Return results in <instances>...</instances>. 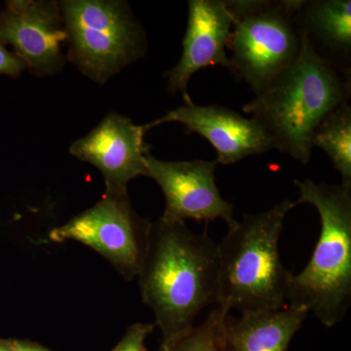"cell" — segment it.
<instances>
[{
    "instance_id": "2e32d148",
    "label": "cell",
    "mask_w": 351,
    "mask_h": 351,
    "mask_svg": "<svg viewBox=\"0 0 351 351\" xmlns=\"http://www.w3.org/2000/svg\"><path fill=\"white\" fill-rule=\"evenodd\" d=\"M228 313L217 306L207 319L198 326L167 345H161L158 351H226V323Z\"/></svg>"
},
{
    "instance_id": "5bb4252c",
    "label": "cell",
    "mask_w": 351,
    "mask_h": 351,
    "mask_svg": "<svg viewBox=\"0 0 351 351\" xmlns=\"http://www.w3.org/2000/svg\"><path fill=\"white\" fill-rule=\"evenodd\" d=\"M308 311L288 306L278 311L228 314L226 318V351H288Z\"/></svg>"
},
{
    "instance_id": "52a82bcc",
    "label": "cell",
    "mask_w": 351,
    "mask_h": 351,
    "mask_svg": "<svg viewBox=\"0 0 351 351\" xmlns=\"http://www.w3.org/2000/svg\"><path fill=\"white\" fill-rule=\"evenodd\" d=\"M151 226L136 213L128 195H105L94 206L52 230L49 239L86 245L130 281L137 278L144 262Z\"/></svg>"
},
{
    "instance_id": "9a60e30c",
    "label": "cell",
    "mask_w": 351,
    "mask_h": 351,
    "mask_svg": "<svg viewBox=\"0 0 351 351\" xmlns=\"http://www.w3.org/2000/svg\"><path fill=\"white\" fill-rule=\"evenodd\" d=\"M311 145L319 147L331 159L341 178L351 186V108L348 104L332 110L314 131Z\"/></svg>"
},
{
    "instance_id": "ffe728a7",
    "label": "cell",
    "mask_w": 351,
    "mask_h": 351,
    "mask_svg": "<svg viewBox=\"0 0 351 351\" xmlns=\"http://www.w3.org/2000/svg\"><path fill=\"white\" fill-rule=\"evenodd\" d=\"M0 351H14V339H0Z\"/></svg>"
},
{
    "instance_id": "7c38bea8",
    "label": "cell",
    "mask_w": 351,
    "mask_h": 351,
    "mask_svg": "<svg viewBox=\"0 0 351 351\" xmlns=\"http://www.w3.org/2000/svg\"><path fill=\"white\" fill-rule=\"evenodd\" d=\"M232 22L225 0H189L182 56L166 73L171 94L181 93L184 104L193 103L188 92L191 76L210 66H219L230 71L232 64L226 49Z\"/></svg>"
},
{
    "instance_id": "6da1fadb",
    "label": "cell",
    "mask_w": 351,
    "mask_h": 351,
    "mask_svg": "<svg viewBox=\"0 0 351 351\" xmlns=\"http://www.w3.org/2000/svg\"><path fill=\"white\" fill-rule=\"evenodd\" d=\"M141 295L167 345L195 326L198 314L218 302V243L207 232L159 218L152 223L138 272Z\"/></svg>"
},
{
    "instance_id": "8fae6325",
    "label": "cell",
    "mask_w": 351,
    "mask_h": 351,
    "mask_svg": "<svg viewBox=\"0 0 351 351\" xmlns=\"http://www.w3.org/2000/svg\"><path fill=\"white\" fill-rule=\"evenodd\" d=\"M170 122L182 124L189 133L206 138L216 149V162L223 165L274 149L271 140L255 120L221 106L184 104L145 124V131Z\"/></svg>"
},
{
    "instance_id": "8992f818",
    "label": "cell",
    "mask_w": 351,
    "mask_h": 351,
    "mask_svg": "<svg viewBox=\"0 0 351 351\" xmlns=\"http://www.w3.org/2000/svg\"><path fill=\"white\" fill-rule=\"evenodd\" d=\"M68 59L83 75L104 84L144 57L147 39L128 3L113 0L59 2Z\"/></svg>"
},
{
    "instance_id": "5b68a950",
    "label": "cell",
    "mask_w": 351,
    "mask_h": 351,
    "mask_svg": "<svg viewBox=\"0 0 351 351\" xmlns=\"http://www.w3.org/2000/svg\"><path fill=\"white\" fill-rule=\"evenodd\" d=\"M232 15L230 71L258 95L302 51L295 12L302 0H225Z\"/></svg>"
},
{
    "instance_id": "ac0fdd59",
    "label": "cell",
    "mask_w": 351,
    "mask_h": 351,
    "mask_svg": "<svg viewBox=\"0 0 351 351\" xmlns=\"http://www.w3.org/2000/svg\"><path fill=\"white\" fill-rule=\"evenodd\" d=\"M27 69L22 60L14 52L7 50L5 45L0 43V75L18 77Z\"/></svg>"
},
{
    "instance_id": "9c48e42d",
    "label": "cell",
    "mask_w": 351,
    "mask_h": 351,
    "mask_svg": "<svg viewBox=\"0 0 351 351\" xmlns=\"http://www.w3.org/2000/svg\"><path fill=\"white\" fill-rule=\"evenodd\" d=\"M66 39L59 2L12 0L0 14V43L12 46L34 75H51L61 71Z\"/></svg>"
},
{
    "instance_id": "7a4b0ae2",
    "label": "cell",
    "mask_w": 351,
    "mask_h": 351,
    "mask_svg": "<svg viewBox=\"0 0 351 351\" xmlns=\"http://www.w3.org/2000/svg\"><path fill=\"white\" fill-rule=\"evenodd\" d=\"M302 41L294 63L242 110L260 124L274 149L306 165L315 129L330 112L348 104L351 80L315 54L302 36Z\"/></svg>"
},
{
    "instance_id": "d6986e66",
    "label": "cell",
    "mask_w": 351,
    "mask_h": 351,
    "mask_svg": "<svg viewBox=\"0 0 351 351\" xmlns=\"http://www.w3.org/2000/svg\"><path fill=\"white\" fill-rule=\"evenodd\" d=\"M14 351H50L27 341H18L14 339Z\"/></svg>"
},
{
    "instance_id": "4fadbf2b",
    "label": "cell",
    "mask_w": 351,
    "mask_h": 351,
    "mask_svg": "<svg viewBox=\"0 0 351 351\" xmlns=\"http://www.w3.org/2000/svg\"><path fill=\"white\" fill-rule=\"evenodd\" d=\"M295 23L315 54L351 80L350 0H302Z\"/></svg>"
},
{
    "instance_id": "30bf717a",
    "label": "cell",
    "mask_w": 351,
    "mask_h": 351,
    "mask_svg": "<svg viewBox=\"0 0 351 351\" xmlns=\"http://www.w3.org/2000/svg\"><path fill=\"white\" fill-rule=\"evenodd\" d=\"M145 125L110 112L88 135L69 147V154L92 164L103 175L105 195H126L132 180L147 177L145 158L151 147L145 142Z\"/></svg>"
},
{
    "instance_id": "ba28073f",
    "label": "cell",
    "mask_w": 351,
    "mask_h": 351,
    "mask_svg": "<svg viewBox=\"0 0 351 351\" xmlns=\"http://www.w3.org/2000/svg\"><path fill=\"white\" fill-rule=\"evenodd\" d=\"M147 177L158 184L165 197L161 219L186 223L188 219H223L228 228L237 223L233 204L223 198L216 182V160L164 161L147 154Z\"/></svg>"
},
{
    "instance_id": "e0dca14e",
    "label": "cell",
    "mask_w": 351,
    "mask_h": 351,
    "mask_svg": "<svg viewBox=\"0 0 351 351\" xmlns=\"http://www.w3.org/2000/svg\"><path fill=\"white\" fill-rule=\"evenodd\" d=\"M154 327L156 324L152 323L132 324L112 351H147L145 341L154 332Z\"/></svg>"
},
{
    "instance_id": "277c9868",
    "label": "cell",
    "mask_w": 351,
    "mask_h": 351,
    "mask_svg": "<svg viewBox=\"0 0 351 351\" xmlns=\"http://www.w3.org/2000/svg\"><path fill=\"white\" fill-rule=\"evenodd\" d=\"M297 204H311L321 221L311 261L289 283V306L304 307L332 328L346 317L351 304V186L295 181Z\"/></svg>"
},
{
    "instance_id": "3957f363",
    "label": "cell",
    "mask_w": 351,
    "mask_h": 351,
    "mask_svg": "<svg viewBox=\"0 0 351 351\" xmlns=\"http://www.w3.org/2000/svg\"><path fill=\"white\" fill-rule=\"evenodd\" d=\"M290 199L258 214H245L218 243L217 306L240 314L278 311L287 302L292 272L284 267L279 241Z\"/></svg>"
}]
</instances>
